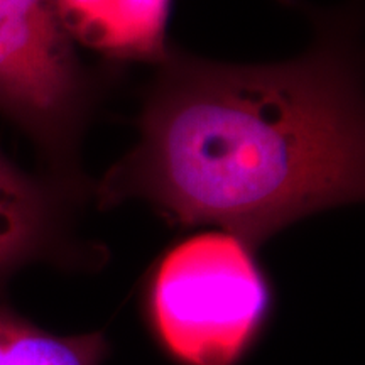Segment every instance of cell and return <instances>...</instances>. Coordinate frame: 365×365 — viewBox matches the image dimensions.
I'll return each instance as SVG.
<instances>
[{
	"label": "cell",
	"instance_id": "obj_3",
	"mask_svg": "<svg viewBox=\"0 0 365 365\" xmlns=\"http://www.w3.org/2000/svg\"><path fill=\"white\" fill-rule=\"evenodd\" d=\"M91 85L56 0H0V112L26 130L68 186Z\"/></svg>",
	"mask_w": 365,
	"mask_h": 365
},
{
	"label": "cell",
	"instance_id": "obj_2",
	"mask_svg": "<svg viewBox=\"0 0 365 365\" xmlns=\"http://www.w3.org/2000/svg\"><path fill=\"white\" fill-rule=\"evenodd\" d=\"M269 303L254 249L228 232L180 242L148 287L154 333L185 365H235L261 331Z\"/></svg>",
	"mask_w": 365,
	"mask_h": 365
},
{
	"label": "cell",
	"instance_id": "obj_6",
	"mask_svg": "<svg viewBox=\"0 0 365 365\" xmlns=\"http://www.w3.org/2000/svg\"><path fill=\"white\" fill-rule=\"evenodd\" d=\"M103 333L54 335L0 303V365H102Z\"/></svg>",
	"mask_w": 365,
	"mask_h": 365
},
{
	"label": "cell",
	"instance_id": "obj_4",
	"mask_svg": "<svg viewBox=\"0 0 365 365\" xmlns=\"http://www.w3.org/2000/svg\"><path fill=\"white\" fill-rule=\"evenodd\" d=\"M171 0H56L73 43L103 56L163 63Z\"/></svg>",
	"mask_w": 365,
	"mask_h": 365
},
{
	"label": "cell",
	"instance_id": "obj_5",
	"mask_svg": "<svg viewBox=\"0 0 365 365\" xmlns=\"http://www.w3.org/2000/svg\"><path fill=\"white\" fill-rule=\"evenodd\" d=\"M59 205L54 191L0 154V284L59 242Z\"/></svg>",
	"mask_w": 365,
	"mask_h": 365
},
{
	"label": "cell",
	"instance_id": "obj_1",
	"mask_svg": "<svg viewBox=\"0 0 365 365\" xmlns=\"http://www.w3.org/2000/svg\"><path fill=\"white\" fill-rule=\"evenodd\" d=\"M328 39L277 65H220L170 51L140 140L100 203L148 200L173 223H212L250 249L301 218L364 196L355 63Z\"/></svg>",
	"mask_w": 365,
	"mask_h": 365
}]
</instances>
